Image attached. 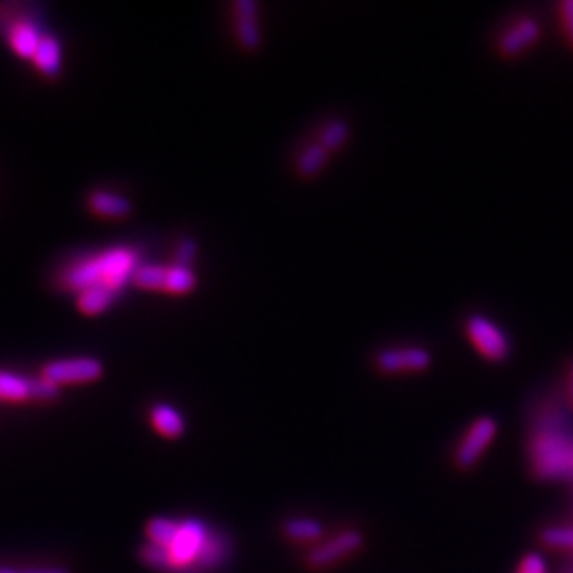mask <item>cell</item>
I'll use <instances>...</instances> for the list:
<instances>
[{
  "label": "cell",
  "instance_id": "6da1fadb",
  "mask_svg": "<svg viewBox=\"0 0 573 573\" xmlns=\"http://www.w3.org/2000/svg\"><path fill=\"white\" fill-rule=\"evenodd\" d=\"M141 266V251L132 245L104 249L84 256L62 269L58 284L65 292L80 293L93 286H108L121 293Z\"/></svg>",
  "mask_w": 573,
  "mask_h": 573
},
{
  "label": "cell",
  "instance_id": "7a4b0ae2",
  "mask_svg": "<svg viewBox=\"0 0 573 573\" xmlns=\"http://www.w3.org/2000/svg\"><path fill=\"white\" fill-rule=\"evenodd\" d=\"M45 34L41 6L4 2L0 4V36L21 60H30L38 51Z\"/></svg>",
  "mask_w": 573,
  "mask_h": 573
},
{
  "label": "cell",
  "instance_id": "3957f363",
  "mask_svg": "<svg viewBox=\"0 0 573 573\" xmlns=\"http://www.w3.org/2000/svg\"><path fill=\"white\" fill-rule=\"evenodd\" d=\"M464 334L473 349L488 362L501 364L510 357V344L507 331L497 325L494 319L484 314H470L464 321Z\"/></svg>",
  "mask_w": 573,
  "mask_h": 573
},
{
  "label": "cell",
  "instance_id": "277c9868",
  "mask_svg": "<svg viewBox=\"0 0 573 573\" xmlns=\"http://www.w3.org/2000/svg\"><path fill=\"white\" fill-rule=\"evenodd\" d=\"M536 472L544 477L573 473V440L559 433L538 434L533 444Z\"/></svg>",
  "mask_w": 573,
  "mask_h": 573
},
{
  "label": "cell",
  "instance_id": "5b68a950",
  "mask_svg": "<svg viewBox=\"0 0 573 573\" xmlns=\"http://www.w3.org/2000/svg\"><path fill=\"white\" fill-rule=\"evenodd\" d=\"M210 542L208 529L199 520H186L180 523L179 533L175 536L173 544L167 548L173 570L191 568L203 562L204 551Z\"/></svg>",
  "mask_w": 573,
  "mask_h": 573
},
{
  "label": "cell",
  "instance_id": "8992f818",
  "mask_svg": "<svg viewBox=\"0 0 573 573\" xmlns=\"http://www.w3.org/2000/svg\"><path fill=\"white\" fill-rule=\"evenodd\" d=\"M433 355L421 345L384 347L375 355V368L384 375H414L429 370Z\"/></svg>",
  "mask_w": 573,
  "mask_h": 573
},
{
  "label": "cell",
  "instance_id": "52a82bcc",
  "mask_svg": "<svg viewBox=\"0 0 573 573\" xmlns=\"http://www.w3.org/2000/svg\"><path fill=\"white\" fill-rule=\"evenodd\" d=\"M542 38V25L531 15H522L505 26L496 39V51L503 60H516L535 49Z\"/></svg>",
  "mask_w": 573,
  "mask_h": 573
},
{
  "label": "cell",
  "instance_id": "ba28073f",
  "mask_svg": "<svg viewBox=\"0 0 573 573\" xmlns=\"http://www.w3.org/2000/svg\"><path fill=\"white\" fill-rule=\"evenodd\" d=\"M104 375V364L99 358L78 357L52 360L41 368V377L56 384L58 388L67 384L95 382Z\"/></svg>",
  "mask_w": 573,
  "mask_h": 573
},
{
  "label": "cell",
  "instance_id": "9c48e42d",
  "mask_svg": "<svg viewBox=\"0 0 573 573\" xmlns=\"http://www.w3.org/2000/svg\"><path fill=\"white\" fill-rule=\"evenodd\" d=\"M496 433L497 423L492 418L484 416V418L473 421L457 449V464L460 468L464 470L472 468L473 464L481 459L484 451L490 447L492 440L496 438Z\"/></svg>",
  "mask_w": 573,
  "mask_h": 573
},
{
  "label": "cell",
  "instance_id": "30bf717a",
  "mask_svg": "<svg viewBox=\"0 0 573 573\" xmlns=\"http://www.w3.org/2000/svg\"><path fill=\"white\" fill-rule=\"evenodd\" d=\"M234 10V30H236V39L238 45L245 52H258L262 49L264 36L260 30V21H258V12L260 6L256 0H236L232 4Z\"/></svg>",
  "mask_w": 573,
  "mask_h": 573
},
{
  "label": "cell",
  "instance_id": "8fae6325",
  "mask_svg": "<svg viewBox=\"0 0 573 573\" xmlns=\"http://www.w3.org/2000/svg\"><path fill=\"white\" fill-rule=\"evenodd\" d=\"M360 546H362V535L357 531H345L342 535L334 536L329 542L321 544L318 549H314L308 557V562L314 568H325L331 566L332 562L340 561L347 555L355 553Z\"/></svg>",
  "mask_w": 573,
  "mask_h": 573
},
{
  "label": "cell",
  "instance_id": "7c38bea8",
  "mask_svg": "<svg viewBox=\"0 0 573 573\" xmlns=\"http://www.w3.org/2000/svg\"><path fill=\"white\" fill-rule=\"evenodd\" d=\"M88 208L95 216L104 219H127L134 210L128 197L108 190L91 191L88 195Z\"/></svg>",
  "mask_w": 573,
  "mask_h": 573
},
{
  "label": "cell",
  "instance_id": "4fadbf2b",
  "mask_svg": "<svg viewBox=\"0 0 573 573\" xmlns=\"http://www.w3.org/2000/svg\"><path fill=\"white\" fill-rule=\"evenodd\" d=\"M32 64L36 65V69L43 77H60L64 69V52H62L60 39L52 34H45L39 43L38 51L32 58Z\"/></svg>",
  "mask_w": 573,
  "mask_h": 573
},
{
  "label": "cell",
  "instance_id": "5bb4252c",
  "mask_svg": "<svg viewBox=\"0 0 573 573\" xmlns=\"http://www.w3.org/2000/svg\"><path fill=\"white\" fill-rule=\"evenodd\" d=\"M39 377H23L0 370V399L10 403L36 401Z\"/></svg>",
  "mask_w": 573,
  "mask_h": 573
},
{
  "label": "cell",
  "instance_id": "9a60e30c",
  "mask_svg": "<svg viewBox=\"0 0 573 573\" xmlns=\"http://www.w3.org/2000/svg\"><path fill=\"white\" fill-rule=\"evenodd\" d=\"M332 154L318 143H308L295 158V171L301 179H316L329 166Z\"/></svg>",
  "mask_w": 573,
  "mask_h": 573
},
{
  "label": "cell",
  "instance_id": "2e32d148",
  "mask_svg": "<svg viewBox=\"0 0 573 573\" xmlns=\"http://www.w3.org/2000/svg\"><path fill=\"white\" fill-rule=\"evenodd\" d=\"M119 297L117 290L108 286H93L77 293V308L84 316H99L114 305Z\"/></svg>",
  "mask_w": 573,
  "mask_h": 573
},
{
  "label": "cell",
  "instance_id": "e0dca14e",
  "mask_svg": "<svg viewBox=\"0 0 573 573\" xmlns=\"http://www.w3.org/2000/svg\"><path fill=\"white\" fill-rule=\"evenodd\" d=\"M153 427L167 438H179L186 431V421L179 410L166 403H158L151 410Z\"/></svg>",
  "mask_w": 573,
  "mask_h": 573
},
{
  "label": "cell",
  "instance_id": "ac0fdd59",
  "mask_svg": "<svg viewBox=\"0 0 573 573\" xmlns=\"http://www.w3.org/2000/svg\"><path fill=\"white\" fill-rule=\"evenodd\" d=\"M351 138V127L344 119H331L319 130L318 143H321L329 153H340Z\"/></svg>",
  "mask_w": 573,
  "mask_h": 573
},
{
  "label": "cell",
  "instance_id": "d6986e66",
  "mask_svg": "<svg viewBox=\"0 0 573 573\" xmlns=\"http://www.w3.org/2000/svg\"><path fill=\"white\" fill-rule=\"evenodd\" d=\"M197 286V275L191 268L182 266H166V279H164V292L171 295H186L193 292Z\"/></svg>",
  "mask_w": 573,
  "mask_h": 573
},
{
  "label": "cell",
  "instance_id": "ffe728a7",
  "mask_svg": "<svg viewBox=\"0 0 573 573\" xmlns=\"http://www.w3.org/2000/svg\"><path fill=\"white\" fill-rule=\"evenodd\" d=\"M164 279H166V266L141 264L140 268L136 269L132 282L141 290L164 292Z\"/></svg>",
  "mask_w": 573,
  "mask_h": 573
},
{
  "label": "cell",
  "instance_id": "44dd1931",
  "mask_svg": "<svg viewBox=\"0 0 573 573\" xmlns=\"http://www.w3.org/2000/svg\"><path fill=\"white\" fill-rule=\"evenodd\" d=\"M180 523L167 520V518H154L147 525V535L151 544L162 546V548H169L175 540V536L179 533Z\"/></svg>",
  "mask_w": 573,
  "mask_h": 573
},
{
  "label": "cell",
  "instance_id": "7402d4cb",
  "mask_svg": "<svg viewBox=\"0 0 573 573\" xmlns=\"http://www.w3.org/2000/svg\"><path fill=\"white\" fill-rule=\"evenodd\" d=\"M286 535L293 538V540H301V542H308V540H316L321 536V523L310 518H297V520H290L284 527Z\"/></svg>",
  "mask_w": 573,
  "mask_h": 573
},
{
  "label": "cell",
  "instance_id": "603a6c76",
  "mask_svg": "<svg viewBox=\"0 0 573 573\" xmlns=\"http://www.w3.org/2000/svg\"><path fill=\"white\" fill-rule=\"evenodd\" d=\"M141 557L149 566L160 568V570H173L171 559H169V551L166 548H162V546H156V544L149 542L145 548L141 549Z\"/></svg>",
  "mask_w": 573,
  "mask_h": 573
},
{
  "label": "cell",
  "instance_id": "cb8c5ba5",
  "mask_svg": "<svg viewBox=\"0 0 573 573\" xmlns=\"http://www.w3.org/2000/svg\"><path fill=\"white\" fill-rule=\"evenodd\" d=\"M542 538L551 548L573 549V527H551Z\"/></svg>",
  "mask_w": 573,
  "mask_h": 573
},
{
  "label": "cell",
  "instance_id": "d4e9b609",
  "mask_svg": "<svg viewBox=\"0 0 573 573\" xmlns=\"http://www.w3.org/2000/svg\"><path fill=\"white\" fill-rule=\"evenodd\" d=\"M197 256V242L186 236L180 240L177 249H175V264L182 266V268H191Z\"/></svg>",
  "mask_w": 573,
  "mask_h": 573
},
{
  "label": "cell",
  "instance_id": "484cf974",
  "mask_svg": "<svg viewBox=\"0 0 573 573\" xmlns=\"http://www.w3.org/2000/svg\"><path fill=\"white\" fill-rule=\"evenodd\" d=\"M559 21L564 41L573 51V0H564L559 4Z\"/></svg>",
  "mask_w": 573,
  "mask_h": 573
},
{
  "label": "cell",
  "instance_id": "4316f807",
  "mask_svg": "<svg viewBox=\"0 0 573 573\" xmlns=\"http://www.w3.org/2000/svg\"><path fill=\"white\" fill-rule=\"evenodd\" d=\"M520 573H546V562L540 555H529L523 559Z\"/></svg>",
  "mask_w": 573,
  "mask_h": 573
},
{
  "label": "cell",
  "instance_id": "83f0119b",
  "mask_svg": "<svg viewBox=\"0 0 573 573\" xmlns=\"http://www.w3.org/2000/svg\"><path fill=\"white\" fill-rule=\"evenodd\" d=\"M566 399L568 405L573 408V360L568 366V377H566Z\"/></svg>",
  "mask_w": 573,
  "mask_h": 573
},
{
  "label": "cell",
  "instance_id": "f1b7e54d",
  "mask_svg": "<svg viewBox=\"0 0 573 573\" xmlns=\"http://www.w3.org/2000/svg\"><path fill=\"white\" fill-rule=\"evenodd\" d=\"M23 573H71L65 568H30Z\"/></svg>",
  "mask_w": 573,
  "mask_h": 573
},
{
  "label": "cell",
  "instance_id": "f546056e",
  "mask_svg": "<svg viewBox=\"0 0 573 573\" xmlns=\"http://www.w3.org/2000/svg\"><path fill=\"white\" fill-rule=\"evenodd\" d=\"M0 573H23L17 568H12V566H0Z\"/></svg>",
  "mask_w": 573,
  "mask_h": 573
}]
</instances>
